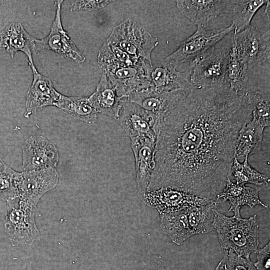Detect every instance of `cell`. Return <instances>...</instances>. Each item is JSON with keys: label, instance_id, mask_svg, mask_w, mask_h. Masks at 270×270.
Instances as JSON below:
<instances>
[{"label": "cell", "instance_id": "cell-1", "mask_svg": "<svg viewBox=\"0 0 270 270\" xmlns=\"http://www.w3.org/2000/svg\"><path fill=\"white\" fill-rule=\"evenodd\" d=\"M251 116L245 92L192 88L164 118L147 191L169 188L216 200L230 177L238 132Z\"/></svg>", "mask_w": 270, "mask_h": 270}, {"label": "cell", "instance_id": "cell-2", "mask_svg": "<svg viewBox=\"0 0 270 270\" xmlns=\"http://www.w3.org/2000/svg\"><path fill=\"white\" fill-rule=\"evenodd\" d=\"M213 225L224 251L232 250L248 260H250L252 253L256 252L260 240L259 224L256 215L248 218L228 217L216 210Z\"/></svg>", "mask_w": 270, "mask_h": 270}, {"label": "cell", "instance_id": "cell-3", "mask_svg": "<svg viewBox=\"0 0 270 270\" xmlns=\"http://www.w3.org/2000/svg\"><path fill=\"white\" fill-rule=\"evenodd\" d=\"M223 39L190 62V80L194 88L228 86L226 74L232 46V34L224 42Z\"/></svg>", "mask_w": 270, "mask_h": 270}, {"label": "cell", "instance_id": "cell-4", "mask_svg": "<svg viewBox=\"0 0 270 270\" xmlns=\"http://www.w3.org/2000/svg\"><path fill=\"white\" fill-rule=\"evenodd\" d=\"M106 42L151 64V53L158 43L144 26L129 18L114 28Z\"/></svg>", "mask_w": 270, "mask_h": 270}, {"label": "cell", "instance_id": "cell-5", "mask_svg": "<svg viewBox=\"0 0 270 270\" xmlns=\"http://www.w3.org/2000/svg\"><path fill=\"white\" fill-rule=\"evenodd\" d=\"M234 30L232 24L220 28L210 25L197 26L195 32L183 40L178 48L162 62L176 68L184 62H190L215 46Z\"/></svg>", "mask_w": 270, "mask_h": 270}, {"label": "cell", "instance_id": "cell-6", "mask_svg": "<svg viewBox=\"0 0 270 270\" xmlns=\"http://www.w3.org/2000/svg\"><path fill=\"white\" fill-rule=\"evenodd\" d=\"M117 120L131 142L148 138L156 140L163 120L134 103L122 100Z\"/></svg>", "mask_w": 270, "mask_h": 270}, {"label": "cell", "instance_id": "cell-7", "mask_svg": "<svg viewBox=\"0 0 270 270\" xmlns=\"http://www.w3.org/2000/svg\"><path fill=\"white\" fill-rule=\"evenodd\" d=\"M8 214L4 223L6 232L14 245L30 244L40 238L35 224L36 208L20 204L16 198L6 200Z\"/></svg>", "mask_w": 270, "mask_h": 270}, {"label": "cell", "instance_id": "cell-8", "mask_svg": "<svg viewBox=\"0 0 270 270\" xmlns=\"http://www.w3.org/2000/svg\"><path fill=\"white\" fill-rule=\"evenodd\" d=\"M58 178L55 168L18 172L16 198L22 204L36 208L42 196L56 186Z\"/></svg>", "mask_w": 270, "mask_h": 270}, {"label": "cell", "instance_id": "cell-9", "mask_svg": "<svg viewBox=\"0 0 270 270\" xmlns=\"http://www.w3.org/2000/svg\"><path fill=\"white\" fill-rule=\"evenodd\" d=\"M232 40L238 53L247 61L249 70L270 58V30L262 32L250 25L242 31L232 33Z\"/></svg>", "mask_w": 270, "mask_h": 270}, {"label": "cell", "instance_id": "cell-10", "mask_svg": "<svg viewBox=\"0 0 270 270\" xmlns=\"http://www.w3.org/2000/svg\"><path fill=\"white\" fill-rule=\"evenodd\" d=\"M140 199L147 206L156 209L160 214L178 212L212 201L169 188L147 191Z\"/></svg>", "mask_w": 270, "mask_h": 270}, {"label": "cell", "instance_id": "cell-11", "mask_svg": "<svg viewBox=\"0 0 270 270\" xmlns=\"http://www.w3.org/2000/svg\"><path fill=\"white\" fill-rule=\"evenodd\" d=\"M152 66L142 59L135 64L105 74L118 96L126 98L134 92L150 87L149 71Z\"/></svg>", "mask_w": 270, "mask_h": 270}, {"label": "cell", "instance_id": "cell-12", "mask_svg": "<svg viewBox=\"0 0 270 270\" xmlns=\"http://www.w3.org/2000/svg\"><path fill=\"white\" fill-rule=\"evenodd\" d=\"M24 171L38 170L55 168L58 162L56 146L42 136H32L22 147Z\"/></svg>", "mask_w": 270, "mask_h": 270}, {"label": "cell", "instance_id": "cell-13", "mask_svg": "<svg viewBox=\"0 0 270 270\" xmlns=\"http://www.w3.org/2000/svg\"><path fill=\"white\" fill-rule=\"evenodd\" d=\"M192 88L160 92L148 88L130 95L124 100L138 105L163 120Z\"/></svg>", "mask_w": 270, "mask_h": 270}, {"label": "cell", "instance_id": "cell-14", "mask_svg": "<svg viewBox=\"0 0 270 270\" xmlns=\"http://www.w3.org/2000/svg\"><path fill=\"white\" fill-rule=\"evenodd\" d=\"M62 2V0L56 2V16L50 32L46 38L38 40V52L50 50L70 60L82 62L85 60L84 56L68 36L62 24L60 12Z\"/></svg>", "mask_w": 270, "mask_h": 270}, {"label": "cell", "instance_id": "cell-15", "mask_svg": "<svg viewBox=\"0 0 270 270\" xmlns=\"http://www.w3.org/2000/svg\"><path fill=\"white\" fill-rule=\"evenodd\" d=\"M236 0H176V6L181 13L197 26L210 25L219 15L232 9Z\"/></svg>", "mask_w": 270, "mask_h": 270}, {"label": "cell", "instance_id": "cell-16", "mask_svg": "<svg viewBox=\"0 0 270 270\" xmlns=\"http://www.w3.org/2000/svg\"><path fill=\"white\" fill-rule=\"evenodd\" d=\"M30 66L32 72L33 80L26 97L24 116L28 118L48 106H55L62 94L55 90L50 78L38 72L34 64Z\"/></svg>", "mask_w": 270, "mask_h": 270}, {"label": "cell", "instance_id": "cell-17", "mask_svg": "<svg viewBox=\"0 0 270 270\" xmlns=\"http://www.w3.org/2000/svg\"><path fill=\"white\" fill-rule=\"evenodd\" d=\"M156 140L148 138L131 142L136 164L138 194L140 198L147 191L155 166Z\"/></svg>", "mask_w": 270, "mask_h": 270}, {"label": "cell", "instance_id": "cell-18", "mask_svg": "<svg viewBox=\"0 0 270 270\" xmlns=\"http://www.w3.org/2000/svg\"><path fill=\"white\" fill-rule=\"evenodd\" d=\"M38 40L19 22H11L0 32V48L9 53L12 58L18 52H23L28 57L29 65L34 64L32 54L38 52Z\"/></svg>", "mask_w": 270, "mask_h": 270}, {"label": "cell", "instance_id": "cell-19", "mask_svg": "<svg viewBox=\"0 0 270 270\" xmlns=\"http://www.w3.org/2000/svg\"><path fill=\"white\" fill-rule=\"evenodd\" d=\"M260 190L259 186H246L244 184L233 182L228 177L224 188L217 196L216 200L218 202L228 201L230 206L228 211L232 212L234 216L241 218L240 210L243 206L253 208L260 204L268 208V206L264 204L259 198Z\"/></svg>", "mask_w": 270, "mask_h": 270}, {"label": "cell", "instance_id": "cell-20", "mask_svg": "<svg viewBox=\"0 0 270 270\" xmlns=\"http://www.w3.org/2000/svg\"><path fill=\"white\" fill-rule=\"evenodd\" d=\"M190 72H180L176 68L162 62L150 67L149 78L150 88L160 92L192 88Z\"/></svg>", "mask_w": 270, "mask_h": 270}, {"label": "cell", "instance_id": "cell-21", "mask_svg": "<svg viewBox=\"0 0 270 270\" xmlns=\"http://www.w3.org/2000/svg\"><path fill=\"white\" fill-rule=\"evenodd\" d=\"M265 128L252 117L238 132L234 148V156L242 162L246 156L261 150Z\"/></svg>", "mask_w": 270, "mask_h": 270}, {"label": "cell", "instance_id": "cell-22", "mask_svg": "<svg viewBox=\"0 0 270 270\" xmlns=\"http://www.w3.org/2000/svg\"><path fill=\"white\" fill-rule=\"evenodd\" d=\"M88 98L96 112L118 119L122 98L118 96L105 73L102 74L96 91Z\"/></svg>", "mask_w": 270, "mask_h": 270}, {"label": "cell", "instance_id": "cell-23", "mask_svg": "<svg viewBox=\"0 0 270 270\" xmlns=\"http://www.w3.org/2000/svg\"><path fill=\"white\" fill-rule=\"evenodd\" d=\"M160 227L176 245L192 236L188 220V208L172 212L160 214Z\"/></svg>", "mask_w": 270, "mask_h": 270}, {"label": "cell", "instance_id": "cell-24", "mask_svg": "<svg viewBox=\"0 0 270 270\" xmlns=\"http://www.w3.org/2000/svg\"><path fill=\"white\" fill-rule=\"evenodd\" d=\"M248 64L238 52L232 40V46L226 66V80L230 89L237 92L244 90L248 79Z\"/></svg>", "mask_w": 270, "mask_h": 270}, {"label": "cell", "instance_id": "cell-25", "mask_svg": "<svg viewBox=\"0 0 270 270\" xmlns=\"http://www.w3.org/2000/svg\"><path fill=\"white\" fill-rule=\"evenodd\" d=\"M142 59L130 56L118 48L106 42L98 52V61L100 68L104 72L108 73L135 64Z\"/></svg>", "mask_w": 270, "mask_h": 270}, {"label": "cell", "instance_id": "cell-26", "mask_svg": "<svg viewBox=\"0 0 270 270\" xmlns=\"http://www.w3.org/2000/svg\"><path fill=\"white\" fill-rule=\"evenodd\" d=\"M55 106L73 118L84 122L93 123L96 120L97 112L88 98L61 94Z\"/></svg>", "mask_w": 270, "mask_h": 270}, {"label": "cell", "instance_id": "cell-27", "mask_svg": "<svg viewBox=\"0 0 270 270\" xmlns=\"http://www.w3.org/2000/svg\"><path fill=\"white\" fill-rule=\"evenodd\" d=\"M216 200L188 208V220L192 236L214 230V213L218 204Z\"/></svg>", "mask_w": 270, "mask_h": 270}, {"label": "cell", "instance_id": "cell-28", "mask_svg": "<svg viewBox=\"0 0 270 270\" xmlns=\"http://www.w3.org/2000/svg\"><path fill=\"white\" fill-rule=\"evenodd\" d=\"M268 0H238L232 8L234 32L238 33L250 25L251 21L258 10L265 5Z\"/></svg>", "mask_w": 270, "mask_h": 270}, {"label": "cell", "instance_id": "cell-29", "mask_svg": "<svg viewBox=\"0 0 270 270\" xmlns=\"http://www.w3.org/2000/svg\"><path fill=\"white\" fill-rule=\"evenodd\" d=\"M230 176L236 182L245 184H252L262 185L263 182L268 186L270 178L251 166L248 162V157L246 156L242 162H240L234 156L231 166Z\"/></svg>", "mask_w": 270, "mask_h": 270}, {"label": "cell", "instance_id": "cell-30", "mask_svg": "<svg viewBox=\"0 0 270 270\" xmlns=\"http://www.w3.org/2000/svg\"><path fill=\"white\" fill-rule=\"evenodd\" d=\"M252 109V116L264 128L270 124V94L260 91L245 92Z\"/></svg>", "mask_w": 270, "mask_h": 270}, {"label": "cell", "instance_id": "cell-31", "mask_svg": "<svg viewBox=\"0 0 270 270\" xmlns=\"http://www.w3.org/2000/svg\"><path fill=\"white\" fill-rule=\"evenodd\" d=\"M17 173L0 158V196L5 198L6 200L17 196Z\"/></svg>", "mask_w": 270, "mask_h": 270}, {"label": "cell", "instance_id": "cell-32", "mask_svg": "<svg viewBox=\"0 0 270 270\" xmlns=\"http://www.w3.org/2000/svg\"><path fill=\"white\" fill-rule=\"evenodd\" d=\"M215 270H258L250 260L238 256L232 250L224 251V254Z\"/></svg>", "mask_w": 270, "mask_h": 270}, {"label": "cell", "instance_id": "cell-33", "mask_svg": "<svg viewBox=\"0 0 270 270\" xmlns=\"http://www.w3.org/2000/svg\"><path fill=\"white\" fill-rule=\"evenodd\" d=\"M257 253V261L254 263L258 270H270V243L266 244L264 248L258 249Z\"/></svg>", "mask_w": 270, "mask_h": 270}, {"label": "cell", "instance_id": "cell-34", "mask_svg": "<svg viewBox=\"0 0 270 270\" xmlns=\"http://www.w3.org/2000/svg\"><path fill=\"white\" fill-rule=\"evenodd\" d=\"M108 1L76 0L71 4V11L92 10L100 8L106 5Z\"/></svg>", "mask_w": 270, "mask_h": 270}, {"label": "cell", "instance_id": "cell-35", "mask_svg": "<svg viewBox=\"0 0 270 270\" xmlns=\"http://www.w3.org/2000/svg\"><path fill=\"white\" fill-rule=\"evenodd\" d=\"M265 6H266V8H265L264 13L267 15V16L268 18H270V1L269 0L267 1Z\"/></svg>", "mask_w": 270, "mask_h": 270}, {"label": "cell", "instance_id": "cell-36", "mask_svg": "<svg viewBox=\"0 0 270 270\" xmlns=\"http://www.w3.org/2000/svg\"><path fill=\"white\" fill-rule=\"evenodd\" d=\"M3 1L0 0V6L2 4Z\"/></svg>", "mask_w": 270, "mask_h": 270}]
</instances>
